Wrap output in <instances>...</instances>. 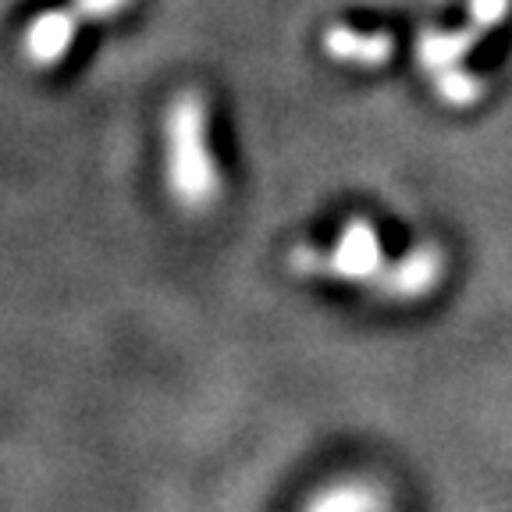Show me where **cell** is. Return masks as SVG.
<instances>
[{
	"label": "cell",
	"mask_w": 512,
	"mask_h": 512,
	"mask_svg": "<svg viewBox=\"0 0 512 512\" xmlns=\"http://www.w3.org/2000/svg\"><path fill=\"white\" fill-rule=\"evenodd\" d=\"M488 32L480 29V25H466V29L456 32H441V29H427L416 36V61L424 68L427 75H445L452 68H463V57L484 40Z\"/></svg>",
	"instance_id": "obj_6"
},
{
	"label": "cell",
	"mask_w": 512,
	"mask_h": 512,
	"mask_svg": "<svg viewBox=\"0 0 512 512\" xmlns=\"http://www.w3.org/2000/svg\"><path fill=\"white\" fill-rule=\"evenodd\" d=\"M324 50L331 61L352 64V68H381L392 61L395 40L388 32H360L352 25H331L324 32Z\"/></svg>",
	"instance_id": "obj_5"
},
{
	"label": "cell",
	"mask_w": 512,
	"mask_h": 512,
	"mask_svg": "<svg viewBox=\"0 0 512 512\" xmlns=\"http://www.w3.org/2000/svg\"><path fill=\"white\" fill-rule=\"evenodd\" d=\"M484 79H477V75L463 72V68H452V72L445 75H434V93L445 100V104L452 107H470L477 104L480 96H484Z\"/></svg>",
	"instance_id": "obj_7"
},
{
	"label": "cell",
	"mask_w": 512,
	"mask_h": 512,
	"mask_svg": "<svg viewBox=\"0 0 512 512\" xmlns=\"http://www.w3.org/2000/svg\"><path fill=\"white\" fill-rule=\"evenodd\" d=\"M79 15L72 8H50L40 11L29 25L22 29V61L36 72H50L57 64H64V57L72 54L75 40H79Z\"/></svg>",
	"instance_id": "obj_3"
},
{
	"label": "cell",
	"mask_w": 512,
	"mask_h": 512,
	"mask_svg": "<svg viewBox=\"0 0 512 512\" xmlns=\"http://www.w3.org/2000/svg\"><path fill=\"white\" fill-rule=\"evenodd\" d=\"M470 22L480 25L484 32H491L498 22H505V15L512 11V0H470Z\"/></svg>",
	"instance_id": "obj_10"
},
{
	"label": "cell",
	"mask_w": 512,
	"mask_h": 512,
	"mask_svg": "<svg viewBox=\"0 0 512 512\" xmlns=\"http://www.w3.org/2000/svg\"><path fill=\"white\" fill-rule=\"evenodd\" d=\"M164 189L182 214H210L224 192L210 146V107L200 89H182L164 111Z\"/></svg>",
	"instance_id": "obj_1"
},
{
	"label": "cell",
	"mask_w": 512,
	"mask_h": 512,
	"mask_svg": "<svg viewBox=\"0 0 512 512\" xmlns=\"http://www.w3.org/2000/svg\"><path fill=\"white\" fill-rule=\"evenodd\" d=\"M136 0H72V11L79 15V22L96 25V22H111L121 11H128Z\"/></svg>",
	"instance_id": "obj_9"
},
{
	"label": "cell",
	"mask_w": 512,
	"mask_h": 512,
	"mask_svg": "<svg viewBox=\"0 0 512 512\" xmlns=\"http://www.w3.org/2000/svg\"><path fill=\"white\" fill-rule=\"evenodd\" d=\"M445 274V260H441L438 246H416L413 253H406L395 267L377 278V292H384L388 299H420L427 296Z\"/></svg>",
	"instance_id": "obj_4"
},
{
	"label": "cell",
	"mask_w": 512,
	"mask_h": 512,
	"mask_svg": "<svg viewBox=\"0 0 512 512\" xmlns=\"http://www.w3.org/2000/svg\"><path fill=\"white\" fill-rule=\"evenodd\" d=\"M310 512H377L374 495L360 484H338V488L324 491L317 502L310 505Z\"/></svg>",
	"instance_id": "obj_8"
},
{
	"label": "cell",
	"mask_w": 512,
	"mask_h": 512,
	"mask_svg": "<svg viewBox=\"0 0 512 512\" xmlns=\"http://www.w3.org/2000/svg\"><path fill=\"white\" fill-rule=\"evenodd\" d=\"M288 267L303 278H342V281H377L384 274V249L377 224L367 217H352L345 221V228L338 232L331 249H313V246H296L288 253Z\"/></svg>",
	"instance_id": "obj_2"
}]
</instances>
